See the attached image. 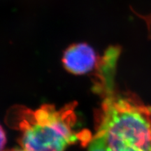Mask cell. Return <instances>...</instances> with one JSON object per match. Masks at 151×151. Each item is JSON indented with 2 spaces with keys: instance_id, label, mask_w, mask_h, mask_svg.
Masks as SVG:
<instances>
[{
  "instance_id": "1",
  "label": "cell",
  "mask_w": 151,
  "mask_h": 151,
  "mask_svg": "<svg viewBox=\"0 0 151 151\" xmlns=\"http://www.w3.org/2000/svg\"><path fill=\"white\" fill-rule=\"evenodd\" d=\"M96 89L104 97L96 133L108 151H151V107L117 94L113 81Z\"/></svg>"
},
{
  "instance_id": "2",
  "label": "cell",
  "mask_w": 151,
  "mask_h": 151,
  "mask_svg": "<svg viewBox=\"0 0 151 151\" xmlns=\"http://www.w3.org/2000/svg\"><path fill=\"white\" fill-rule=\"evenodd\" d=\"M73 103L62 109L45 104L37 110L21 109L17 114L20 143L26 151H65L79 141L88 142L90 134L75 129L76 116Z\"/></svg>"
},
{
  "instance_id": "3",
  "label": "cell",
  "mask_w": 151,
  "mask_h": 151,
  "mask_svg": "<svg viewBox=\"0 0 151 151\" xmlns=\"http://www.w3.org/2000/svg\"><path fill=\"white\" fill-rule=\"evenodd\" d=\"M65 67L74 74H85L91 71L97 65V55L93 48L86 43L71 45L62 58Z\"/></svg>"
},
{
  "instance_id": "4",
  "label": "cell",
  "mask_w": 151,
  "mask_h": 151,
  "mask_svg": "<svg viewBox=\"0 0 151 151\" xmlns=\"http://www.w3.org/2000/svg\"><path fill=\"white\" fill-rule=\"evenodd\" d=\"M88 151H108L102 137L99 134L96 133L90 139Z\"/></svg>"
},
{
  "instance_id": "5",
  "label": "cell",
  "mask_w": 151,
  "mask_h": 151,
  "mask_svg": "<svg viewBox=\"0 0 151 151\" xmlns=\"http://www.w3.org/2000/svg\"><path fill=\"white\" fill-rule=\"evenodd\" d=\"M6 143V136L3 127L0 125V151H2Z\"/></svg>"
},
{
  "instance_id": "6",
  "label": "cell",
  "mask_w": 151,
  "mask_h": 151,
  "mask_svg": "<svg viewBox=\"0 0 151 151\" xmlns=\"http://www.w3.org/2000/svg\"><path fill=\"white\" fill-rule=\"evenodd\" d=\"M143 19L145 22H146V24L148 26L151 27V13L148 15H146V16H143Z\"/></svg>"
},
{
  "instance_id": "7",
  "label": "cell",
  "mask_w": 151,
  "mask_h": 151,
  "mask_svg": "<svg viewBox=\"0 0 151 151\" xmlns=\"http://www.w3.org/2000/svg\"><path fill=\"white\" fill-rule=\"evenodd\" d=\"M9 151H26V150H24V149H21V150H20V149H15V150H11Z\"/></svg>"
}]
</instances>
